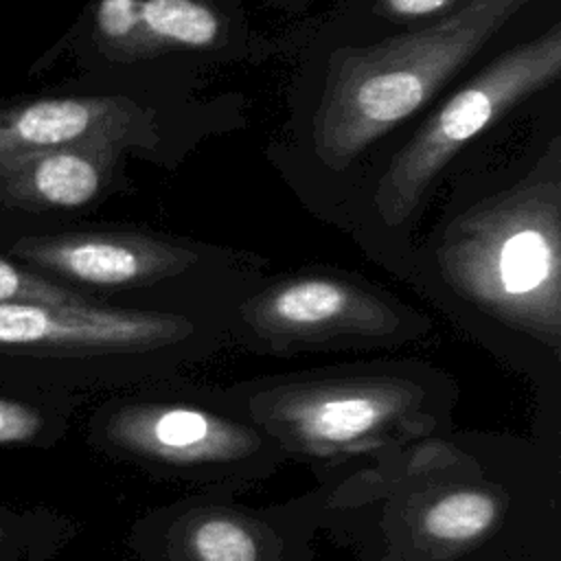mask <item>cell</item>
<instances>
[{
  "label": "cell",
  "mask_w": 561,
  "mask_h": 561,
  "mask_svg": "<svg viewBox=\"0 0 561 561\" xmlns=\"http://www.w3.org/2000/svg\"><path fill=\"white\" fill-rule=\"evenodd\" d=\"M298 500L353 561L561 559V456L535 438L451 427Z\"/></svg>",
  "instance_id": "1"
},
{
  "label": "cell",
  "mask_w": 561,
  "mask_h": 561,
  "mask_svg": "<svg viewBox=\"0 0 561 561\" xmlns=\"http://www.w3.org/2000/svg\"><path fill=\"white\" fill-rule=\"evenodd\" d=\"M280 447L318 478L454 427L456 383L408 364L331 366L230 386Z\"/></svg>",
  "instance_id": "2"
},
{
  "label": "cell",
  "mask_w": 561,
  "mask_h": 561,
  "mask_svg": "<svg viewBox=\"0 0 561 561\" xmlns=\"http://www.w3.org/2000/svg\"><path fill=\"white\" fill-rule=\"evenodd\" d=\"M85 440L107 460L188 493L239 495L287 460L230 386L171 377L103 399L85 419Z\"/></svg>",
  "instance_id": "3"
},
{
  "label": "cell",
  "mask_w": 561,
  "mask_h": 561,
  "mask_svg": "<svg viewBox=\"0 0 561 561\" xmlns=\"http://www.w3.org/2000/svg\"><path fill=\"white\" fill-rule=\"evenodd\" d=\"M447 285L550 368L561 359V182L557 164L471 206L438 245Z\"/></svg>",
  "instance_id": "4"
},
{
  "label": "cell",
  "mask_w": 561,
  "mask_h": 561,
  "mask_svg": "<svg viewBox=\"0 0 561 561\" xmlns=\"http://www.w3.org/2000/svg\"><path fill=\"white\" fill-rule=\"evenodd\" d=\"M204 348L199 322L175 311L0 302V388L81 392L171 377Z\"/></svg>",
  "instance_id": "5"
},
{
  "label": "cell",
  "mask_w": 561,
  "mask_h": 561,
  "mask_svg": "<svg viewBox=\"0 0 561 561\" xmlns=\"http://www.w3.org/2000/svg\"><path fill=\"white\" fill-rule=\"evenodd\" d=\"M513 11L465 13L331 57L313 116V151L329 169L348 167L410 118L508 20Z\"/></svg>",
  "instance_id": "6"
},
{
  "label": "cell",
  "mask_w": 561,
  "mask_h": 561,
  "mask_svg": "<svg viewBox=\"0 0 561 561\" xmlns=\"http://www.w3.org/2000/svg\"><path fill=\"white\" fill-rule=\"evenodd\" d=\"M561 72V24L524 42L467 81L390 160L375 193L383 224H403L434 178L478 134L515 103L557 81Z\"/></svg>",
  "instance_id": "7"
},
{
  "label": "cell",
  "mask_w": 561,
  "mask_h": 561,
  "mask_svg": "<svg viewBox=\"0 0 561 561\" xmlns=\"http://www.w3.org/2000/svg\"><path fill=\"white\" fill-rule=\"evenodd\" d=\"M243 344L294 355L401 344L423 324L381 294L333 274H298L267 285L237 309Z\"/></svg>",
  "instance_id": "8"
},
{
  "label": "cell",
  "mask_w": 561,
  "mask_h": 561,
  "mask_svg": "<svg viewBox=\"0 0 561 561\" xmlns=\"http://www.w3.org/2000/svg\"><path fill=\"white\" fill-rule=\"evenodd\" d=\"M228 493H186L140 515L136 561H311L316 526L300 504L248 506Z\"/></svg>",
  "instance_id": "9"
},
{
  "label": "cell",
  "mask_w": 561,
  "mask_h": 561,
  "mask_svg": "<svg viewBox=\"0 0 561 561\" xmlns=\"http://www.w3.org/2000/svg\"><path fill=\"white\" fill-rule=\"evenodd\" d=\"M13 254L39 270L103 289L145 287L188 270L191 248L127 230H83L24 237Z\"/></svg>",
  "instance_id": "10"
},
{
  "label": "cell",
  "mask_w": 561,
  "mask_h": 561,
  "mask_svg": "<svg viewBox=\"0 0 561 561\" xmlns=\"http://www.w3.org/2000/svg\"><path fill=\"white\" fill-rule=\"evenodd\" d=\"M123 140L96 138L0 160V199L26 210H68L94 202L107 186Z\"/></svg>",
  "instance_id": "11"
},
{
  "label": "cell",
  "mask_w": 561,
  "mask_h": 561,
  "mask_svg": "<svg viewBox=\"0 0 561 561\" xmlns=\"http://www.w3.org/2000/svg\"><path fill=\"white\" fill-rule=\"evenodd\" d=\"M147 114L116 96H48L0 110V160L96 138L129 142Z\"/></svg>",
  "instance_id": "12"
},
{
  "label": "cell",
  "mask_w": 561,
  "mask_h": 561,
  "mask_svg": "<svg viewBox=\"0 0 561 561\" xmlns=\"http://www.w3.org/2000/svg\"><path fill=\"white\" fill-rule=\"evenodd\" d=\"M92 33L107 57L131 61L208 48L219 39L221 22L204 0H96Z\"/></svg>",
  "instance_id": "13"
},
{
  "label": "cell",
  "mask_w": 561,
  "mask_h": 561,
  "mask_svg": "<svg viewBox=\"0 0 561 561\" xmlns=\"http://www.w3.org/2000/svg\"><path fill=\"white\" fill-rule=\"evenodd\" d=\"M77 405L79 399L72 394L0 388V447L48 449L57 445Z\"/></svg>",
  "instance_id": "14"
},
{
  "label": "cell",
  "mask_w": 561,
  "mask_h": 561,
  "mask_svg": "<svg viewBox=\"0 0 561 561\" xmlns=\"http://www.w3.org/2000/svg\"><path fill=\"white\" fill-rule=\"evenodd\" d=\"M90 298L50 283L26 267L0 256V302H46V305H75Z\"/></svg>",
  "instance_id": "15"
},
{
  "label": "cell",
  "mask_w": 561,
  "mask_h": 561,
  "mask_svg": "<svg viewBox=\"0 0 561 561\" xmlns=\"http://www.w3.org/2000/svg\"><path fill=\"white\" fill-rule=\"evenodd\" d=\"M456 0H377L375 11L394 22L427 20L447 11Z\"/></svg>",
  "instance_id": "16"
},
{
  "label": "cell",
  "mask_w": 561,
  "mask_h": 561,
  "mask_svg": "<svg viewBox=\"0 0 561 561\" xmlns=\"http://www.w3.org/2000/svg\"><path fill=\"white\" fill-rule=\"evenodd\" d=\"M526 0H471L462 7L465 13H484V11H517Z\"/></svg>",
  "instance_id": "17"
},
{
  "label": "cell",
  "mask_w": 561,
  "mask_h": 561,
  "mask_svg": "<svg viewBox=\"0 0 561 561\" xmlns=\"http://www.w3.org/2000/svg\"><path fill=\"white\" fill-rule=\"evenodd\" d=\"M541 561H561V559H541Z\"/></svg>",
  "instance_id": "18"
}]
</instances>
